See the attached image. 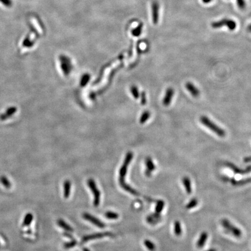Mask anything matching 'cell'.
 <instances>
[{
	"mask_svg": "<svg viewBox=\"0 0 251 251\" xmlns=\"http://www.w3.org/2000/svg\"><path fill=\"white\" fill-rule=\"evenodd\" d=\"M201 123L206 126L209 129L211 130L212 132L216 133L220 137H224L226 135V132L223 129L220 128L217 125H216L211 120L209 119L205 116H202L200 118Z\"/></svg>",
	"mask_w": 251,
	"mask_h": 251,
	"instance_id": "cell-1",
	"label": "cell"
},
{
	"mask_svg": "<svg viewBox=\"0 0 251 251\" xmlns=\"http://www.w3.org/2000/svg\"><path fill=\"white\" fill-rule=\"evenodd\" d=\"M221 224L224 227V229H226L227 232L232 233L234 237L237 238H240L241 237L242 235L241 230L239 228V227L232 224L228 220L226 219L221 220Z\"/></svg>",
	"mask_w": 251,
	"mask_h": 251,
	"instance_id": "cell-2",
	"label": "cell"
},
{
	"mask_svg": "<svg viewBox=\"0 0 251 251\" xmlns=\"http://www.w3.org/2000/svg\"><path fill=\"white\" fill-rule=\"evenodd\" d=\"M211 26L214 29H219L224 26H226L230 30H234L235 29L237 25L234 20L224 18L217 22H212Z\"/></svg>",
	"mask_w": 251,
	"mask_h": 251,
	"instance_id": "cell-3",
	"label": "cell"
},
{
	"mask_svg": "<svg viewBox=\"0 0 251 251\" xmlns=\"http://www.w3.org/2000/svg\"><path fill=\"white\" fill-rule=\"evenodd\" d=\"M88 187L93 193L94 196V205L95 207L99 206L100 202V192L97 188L96 183L93 179H90L87 180Z\"/></svg>",
	"mask_w": 251,
	"mask_h": 251,
	"instance_id": "cell-4",
	"label": "cell"
},
{
	"mask_svg": "<svg viewBox=\"0 0 251 251\" xmlns=\"http://www.w3.org/2000/svg\"><path fill=\"white\" fill-rule=\"evenodd\" d=\"M133 157V155L132 152H129L127 154L124 163L122 166L119 170V179H124L127 173L128 166L130 163V162L132 161Z\"/></svg>",
	"mask_w": 251,
	"mask_h": 251,
	"instance_id": "cell-5",
	"label": "cell"
},
{
	"mask_svg": "<svg viewBox=\"0 0 251 251\" xmlns=\"http://www.w3.org/2000/svg\"><path fill=\"white\" fill-rule=\"evenodd\" d=\"M112 234L109 232H99V233H95L93 234H90L88 235L84 236L82 239V243L86 242L90 240H93L95 239H102L104 237H105L107 236H112Z\"/></svg>",
	"mask_w": 251,
	"mask_h": 251,
	"instance_id": "cell-6",
	"label": "cell"
},
{
	"mask_svg": "<svg viewBox=\"0 0 251 251\" xmlns=\"http://www.w3.org/2000/svg\"><path fill=\"white\" fill-rule=\"evenodd\" d=\"M83 217L86 220L89 221L90 222L92 223L93 224L95 225L100 228H103L105 227V224L102 222L101 220L96 218L95 217H94L93 216L91 215L90 214H87V213H84L83 214Z\"/></svg>",
	"mask_w": 251,
	"mask_h": 251,
	"instance_id": "cell-7",
	"label": "cell"
},
{
	"mask_svg": "<svg viewBox=\"0 0 251 251\" xmlns=\"http://www.w3.org/2000/svg\"><path fill=\"white\" fill-rule=\"evenodd\" d=\"M152 22L157 25L159 18V5L157 1H154L152 4Z\"/></svg>",
	"mask_w": 251,
	"mask_h": 251,
	"instance_id": "cell-8",
	"label": "cell"
},
{
	"mask_svg": "<svg viewBox=\"0 0 251 251\" xmlns=\"http://www.w3.org/2000/svg\"><path fill=\"white\" fill-rule=\"evenodd\" d=\"M226 165L230 169L232 170L234 173L235 174L244 175V174H247V173L251 172V165L248 166L245 170L241 169L238 167H237L235 164H234L233 163H230V162H227L226 163Z\"/></svg>",
	"mask_w": 251,
	"mask_h": 251,
	"instance_id": "cell-9",
	"label": "cell"
},
{
	"mask_svg": "<svg viewBox=\"0 0 251 251\" xmlns=\"http://www.w3.org/2000/svg\"><path fill=\"white\" fill-rule=\"evenodd\" d=\"M145 164L147 166V169L145 170V174L147 177H150L152 171L155 170V165L150 157H147V159H145Z\"/></svg>",
	"mask_w": 251,
	"mask_h": 251,
	"instance_id": "cell-10",
	"label": "cell"
},
{
	"mask_svg": "<svg viewBox=\"0 0 251 251\" xmlns=\"http://www.w3.org/2000/svg\"><path fill=\"white\" fill-rule=\"evenodd\" d=\"M174 93L175 91L173 88H169L167 89L163 100V104L164 106L169 105L174 95Z\"/></svg>",
	"mask_w": 251,
	"mask_h": 251,
	"instance_id": "cell-11",
	"label": "cell"
},
{
	"mask_svg": "<svg viewBox=\"0 0 251 251\" xmlns=\"http://www.w3.org/2000/svg\"><path fill=\"white\" fill-rule=\"evenodd\" d=\"M17 108L15 107H11L8 108L4 113L0 115V120L3 121L5 120L8 119V118H11L12 115L16 112Z\"/></svg>",
	"mask_w": 251,
	"mask_h": 251,
	"instance_id": "cell-12",
	"label": "cell"
},
{
	"mask_svg": "<svg viewBox=\"0 0 251 251\" xmlns=\"http://www.w3.org/2000/svg\"><path fill=\"white\" fill-rule=\"evenodd\" d=\"M119 183L120 187L122 188H123L126 191L130 193V194H132V195H133L134 196H139L140 194L138 193V192L137 191H136L135 189H134L133 188H132L130 186L127 184L125 182L124 179H119Z\"/></svg>",
	"mask_w": 251,
	"mask_h": 251,
	"instance_id": "cell-13",
	"label": "cell"
},
{
	"mask_svg": "<svg viewBox=\"0 0 251 251\" xmlns=\"http://www.w3.org/2000/svg\"><path fill=\"white\" fill-rule=\"evenodd\" d=\"M208 238V234L206 232H203L200 235V237L198 239L196 246L198 248H202L203 247V246L205 245L207 241Z\"/></svg>",
	"mask_w": 251,
	"mask_h": 251,
	"instance_id": "cell-14",
	"label": "cell"
},
{
	"mask_svg": "<svg viewBox=\"0 0 251 251\" xmlns=\"http://www.w3.org/2000/svg\"><path fill=\"white\" fill-rule=\"evenodd\" d=\"M186 87L193 97H197L199 96L200 91L193 83L190 82L187 83L186 84Z\"/></svg>",
	"mask_w": 251,
	"mask_h": 251,
	"instance_id": "cell-15",
	"label": "cell"
},
{
	"mask_svg": "<svg viewBox=\"0 0 251 251\" xmlns=\"http://www.w3.org/2000/svg\"><path fill=\"white\" fill-rule=\"evenodd\" d=\"M182 182L186 193L188 194H191L192 193V186H191V182L189 178L187 176H185L182 178Z\"/></svg>",
	"mask_w": 251,
	"mask_h": 251,
	"instance_id": "cell-16",
	"label": "cell"
},
{
	"mask_svg": "<svg viewBox=\"0 0 251 251\" xmlns=\"http://www.w3.org/2000/svg\"><path fill=\"white\" fill-rule=\"evenodd\" d=\"M161 219V216L160 214H152L149 215L147 217V221L148 223L151 224H155L158 223Z\"/></svg>",
	"mask_w": 251,
	"mask_h": 251,
	"instance_id": "cell-17",
	"label": "cell"
},
{
	"mask_svg": "<svg viewBox=\"0 0 251 251\" xmlns=\"http://www.w3.org/2000/svg\"><path fill=\"white\" fill-rule=\"evenodd\" d=\"M71 182L69 180H66L63 183V195L65 198H68L70 194Z\"/></svg>",
	"mask_w": 251,
	"mask_h": 251,
	"instance_id": "cell-18",
	"label": "cell"
},
{
	"mask_svg": "<svg viewBox=\"0 0 251 251\" xmlns=\"http://www.w3.org/2000/svg\"><path fill=\"white\" fill-rule=\"evenodd\" d=\"M57 224L60 227H62L63 229H64L66 232H73V229L71 226L68 224L65 221H63L62 219H59L57 221Z\"/></svg>",
	"mask_w": 251,
	"mask_h": 251,
	"instance_id": "cell-19",
	"label": "cell"
},
{
	"mask_svg": "<svg viewBox=\"0 0 251 251\" xmlns=\"http://www.w3.org/2000/svg\"><path fill=\"white\" fill-rule=\"evenodd\" d=\"M174 232L176 236H180L182 234V228L181 223L179 220H176L174 223Z\"/></svg>",
	"mask_w": 251,
	"mask_h": 251,
	"instance_id": "cell-20",
	"label": "cell"
},
{
	"mask_svg": "<svg viewBox=\"0 0 251 251\" xmlns=\"http://www.w3.org/2000/svg\"><path fill=\"white\" fill-rule=\"evenodd\" d=\"M33 220V215L31 213H27L26 214L25 217L23 220L22 226L26 227V226H29L31 224Z\"/></svg>",
	"mask_w": 251,
	"mask_h": 251,
	"instance_id": "cell-21",
	"label": "cell"
},
{
	"mask_svg": "<svg viewBox=\"0 0 251 251\" xmlns=\"http://www.w3.org/2000/svg\"><path fill=\"white\" fill-rule=\"evenodd\" d=\"M144 244L146 248L150 251H155L156 249V246L155 244L149 239H145L144 241Z\"/></svg>",
	"mask_w": 251,
	"mask_h": 251,
	"instance_id": "cell-22",
	"label": "cell"
},
{
	"mask_svg": "<svg viewBox=\"0 0 251 251\" xmlns=\"http://www.w3.org/2000/svg\"><path fill=\"white\" fill-rule=\"evenodd\" d=\"M164 207V202L162 200H159L157 202V205L155 207V213L160 214L163 210Z\"/></svg>",
	"mask_w": 251,
	"mask_h": 251,
	"instance_id": "cell-23",
	"label": "cell"
},
{
	"mask_svg": "<svg viewBox=\"0 0 251 251\" xmlns=\"http://www.w3.org/2000/svg\"><path fill=\"white\" fill-rule=\"evenodd\" d=\"M0 182L6 188H11V183L9 180L7 179L6 176H2L0 177Z\"/></svg>",
	"mask_w": 251,
	"mask_h": 251,
	"instance_id": "cell-24",
	"label": "cell"
},
{
	"mask_svg": "<svg viewBox=\"0 0 251 251\" xmlns=\"http://www.w3.org/2000/svg\"><path fill=\"white\" fill-rule=\"evenodd\" d=\"M198 203V201L196 198H193L189 201L188 203L186 205V208L188 210L191 209L194 207H196Z\"/></svg>",
	"mask_w": 251,
	"mask_h": 251,
	"instance_id": "cell-25",
	"label": "cell"
},
{
	"mask_svg": "<svg viewBox=\"0 0 251 251\" xmlns=\"http://www.w3.org/2000/svg\"><path fill=\"white\" fill-rule=\"evenodd\" d=\"M105 216L108 219L116 220L118 219L119 218V216L117 213L111 212V211H109V212H107L105 214Z\"/></svg>",
	"mask_w": 251,
	"mask_h": 251,
	"instance_id": "cell-26",
	"label": "cell"
},
{
	"mask_svg": "<svg viewBox=\"0 0 251 251\" xmlns=\"http://www.w3.org/2000/svg\"><path fill=\"white\" fill-rule=\"evenodd\" d=\"M143 23H140L139 25L136 27L132 31V34L135 36H138L141 34V31H142V29H143Z\"/></svg>",
	"mask_w": 251,
	"mask_h": 251,
	"instance_id": "cell-27",
	"label": "cell"
},
{
	"mask_svg": "<svg viewBox=\"0 0 251 251\" xmlns=\"http://www.w3.org/2000/svg\"><path fill=\"white\" fill-rule=\"evenodd\" d=\"M249 182H251V178L239 180V181H235L234 179L232 180V183L234 185H242V184H245Z\"/></svg>",
	"mask_w": 251,
	"mask_h": 251,
	"instance_id": "cell-28",
	"label": "cell"
},
{
	"mask_svg": "<svg viewBox=\"0 0 251 251\" xmlns=\"http://www.w3.org/2000/svg\"><path fill=\"white\" fill-rule=\"evenodd\" d=\"M77 242L76 241V240H75V239H72V241L70 242H68V243H65L63 245V246L66 249H69V248H72L75 247L76 245H77Z\"/></svg>",
	"mask_w": 251,
	"mask_h": 251,
	"instance_id": "cell-29",
	"label": "cell"
},
{
	"mask_svg": "<svg viewBox=\"0 0 251 251\" xmlns=\"http://www.w3.org/2000/svg\"><path fill=\"white\" fill-rule=\"evenodd\" d=\"M150 112H148V111H145L144 113L143 114V115H142V116H141V118L140 122H141V123H144V122H146V120L150 118Z\"/></svg>",
	"mask_w": 251,
	"mask_h": 251,
	"instance_id": "cell-30",
	"label": "cell"
},
{
	"mask_svg": "<svg viewBox=\"0 0 251 251\" xmlns=\"http://www.w3.org/2000/svg\"><path fill=\"white\" fill-rule=\"evenodd\" d=\"M237 4L239 6V8L241 10L244 9L246 7V2L245 0H236Z\"/></svg>",
	"mask_w": 251,
	"mask_h": 251,
	"instance_id": "cell-31",
	"label": "cell"
},
{
	"mask_svg": "<svg viewBox=\"0 0 251 251\" xmlns=\"http://www.w3.org/2000/svg\"><path fill=\"white\" fill-rule=\"evenodd\" d=\"M63 235L65 236L66 237L68 238V239H74L73 238V235H72L71 234H70V232H64V233H63Z\"/></svg>",
	"mask_w": 251,
	"mask_h": 251,
	"instance_id": "cell-32",
	"label": "cell"
},
{
	"mask_svg": "<svg viewBox=\"0 0 251 251\" xmlns=\"http://www.w3.org/2000/svg\"><path fill=\"white\" fill-rule=\"evenodd\" d=\"M141 102H142V104H143V105L145 104V102H146V98H145V96L144 93H143V95H142V101H141Z\"/></svg>",
	"mask_w": 251,
	"mask_h": 251,
	"instance_id": "cell-33",
	"label": "cell"
},
{
	"mask_svg": "<svg viewBox=\"0 0 251 251\" xmlns=\"http://www.w3.org/2000/svg\"><path fill=\"white\" fill-rule=\"evenodd\" d=\"M244 161L245 162H249L251 161V157H247L244 158Z\"/></svg>",
	"mask_w": 251,
	"mask_h": 251,
	"instance_id": "cell-34",
	"label": "cell"
},
{
	"mask_svg": "<svg viewBox=\"0 0 251 251\" xmlns=\"http://www.w3.org/2000/svg\"><path fill=\"white\" fill-rule=\"evenodd\" d=\"M212 0H202V2L205 4H208L209 2H210Z\"/></svg>",
	"mask_w": 251,
	"mask_h": 251,
	"instance_id": "cell-35",
	"label": "cell"
},
{
	"mask_svg": "<svg viewBox=\"0 0 251 251\" xmlns=\"http://www.w3.org/2000/svg\"><path fill=\"white\" fill-rule=\"evenodd\" d=\"M247 29H248V31H249V32H251V25L248 26Z\"/></svg>",
	"mask_w": 251,
	"mask_h": 251,
	"instance_id": "cell-36",
	"label": "cell"
},
{
	"mask_svg": "<svg viewBox=\"0 0 251 251\" xmlns=\"http://www.w3.org/2000/svg\"><path fill=\"white\" fill-rule=\"evenodd\" d=\"M206 251H216V250L215 249H208V250Z\"/></svg>",
	"mask_w": 251,
	"mask_h": 251,
	"instance_id": "cell-37",
	"label": "cell"
},
{
	"mask_svg": "<svg viewBox=\"0 0 251 251\" xmlns=\"http://www.w3.org/2000/svg\"><path fill=\"white\" fill-rule=\"evenodd\" d=\"M83 251H90L87 248H83Z\"/></svg>",
	"mask_w": 251,
	"mask_h": 251,
	"instance_id": "cell-38",
	"label": "cell"
}]
</instances>
